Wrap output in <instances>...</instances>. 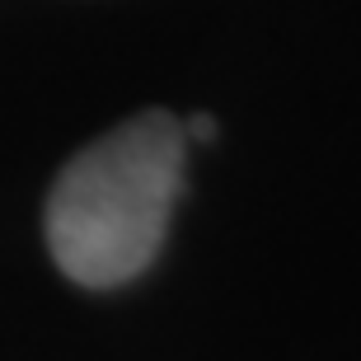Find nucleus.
<instances>
[{
	"label": "nucleus",
	"instance_id": "f257e3e1",
	"mask_svg": "<svg viewBox=\"0 0 361 361\" xmlns=\"http://www.w3.org/2000/svg\"><path fill=\"white\" fill-rule=\"evenodd\" d=\"M188 136L164 108L122 122L71 155L47 197V249L71 281L108 291L160 254L183 188Z\"/></svg>",
	"mask_w": 361,
	"mask_h": 361
},
{
	"label": "nucleus",
	"instance_id": "f03ea898",
	"mask_svg": "<svg viewBox=\"0 0 361 361\" xmlns=\"http://www.w3.org/2000/svg\"><path fill=\"white\" fill-rule=\"evenodd\" d=\"M183 136H188V141H212V136H216V122L207 118V113H197V118L183 122Z\"/></svg>",
	"mask_w": 361,
	"mask_h": 361
}]
</instances>
